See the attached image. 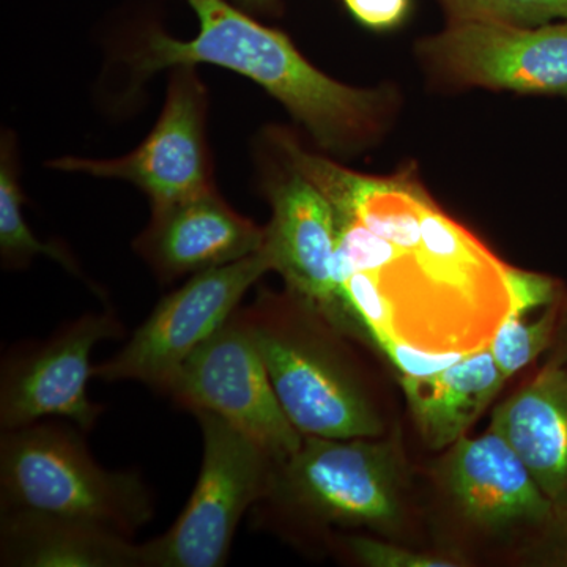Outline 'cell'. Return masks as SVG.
Here are the masks:
<instances>
[{
    "instance_id": "cell-1",
    "label": "cell",
    "mask_w": 567,
    "mask_h": 567,
    "mask_svg": "<svg viewBox=\"0 0 567 567\" xmlns=\"http://www.w3.org/2000/svg\"><path fill=\"white\" fill-rule=\"evenodd\" d=\"M199 33L177 40L153 31L134 55L142 78L181 65L223 66L259 84L306 126L327 151L364 147L382 132V96L331 80L311 65L282 32L246 17L226 0H186Z\"/></svg>"
},
{
    "instance_id": "cell-2",
    "label": "cell",
    "mask_w": 567,
    "mask_h": 567,
    "mask_svg": "<svg viewBox=\"0 0 567 567\" xmlns=\"http://www.w3.org/2000/svg\"><path fill=\"white\" fill-rule=\"evenodd\" d=\"M80 427L54 421L3 431L0 511L87 522L134 537L155 514L152 492L133 470H106Z\"/></svg>"
},
{
    "instance_id": "cell-3",
    "label": "cell",
    "mask_w": 567,
    "mask_h": 567,
    "mask_svg": "<svg viewBox=\"0 0 567 567\" xmlns=\"http://www.w3.org/2000/svg\"><path fill=\"white\" fill-rule=\"evenodd\" d=\"M275 393L301 435L372 439L383 424L350 365L323 334L328 320L287 290L241 308Z\"/></svg>"
},
{
    "instance_id": "cell-4",
    "label": "cell",
    "mask_w": 567,
    "mask_h": 567,
    "mask_svg": "<svg viewBox=\"0 0 567 567\" xmlns=\"http://www.w3.org/2000/svg\"><path fill=\"white\" fill-rule=\"evenodd\" d=\"M204 457L188 503L173 527L141 544L142 567H221L235 533L262 498L275 458L223 417L194 413Z\"/></svg>"
},
{
    "instance_id": "cell-5",
    "label": "cell",
    "mask_w": 567,
    "mask_h": 567,
    "mask_svg": "<svg viewBox=\"0 0 567 567\" xmlns=\"http://www.w3.org/2000/svg\"><path fill=\"white\" fill-rule=\"evenodd\" d=\"M256 505L290 509L323 525L385 527L399 514L393 454L363 439L305 435L297 453L275 461Z\"/></svg>"
},
{
    "instance_id": "cell-6",
    "label": "cell",
    "mask_w": 567,
    "mask_h": 567,
    "mask_svg": "<svg viewBox=\"0 0 567 567\" xmlns=\"http://www.w3.org/2000/svg\"><path fill=\"white\" fill-rule=\"evenodd\" d=\"M271 270L265 249L189 278L166 295L110 360L93 368L104 382L133 380L164 394L178 369L240 308L245 293Z\"/></svg>"
},
{
    "instance_id": "cell-7",
    "label": "cell",
    "mask_w": 567,
    "mask_h": 567,
    "mask_svg": "<svg viewBox=\"0 0 567 567\" xmlns=\"http://www.w3.org/2000/svg\"><path fill=\"white\" fill-rule=\"evenodd\" d=\"M185 412H208L282 461L305 435L287 417L240 308L183 363L164 391Z\"/></svg>"
},
{
    "instance_id": "cell-8",
    "label": "cell",
    "mask_w": 567,
    "mask_h": 567,
    "mask_svg": "<svg viewBox=\"0 0 567 567\" xmlns=\"http://www.w3.org/2000/svg\"><path fill=\"white\" fill-rule=\"evenodd\" d=\"M125 333L112 309L63 324L40 344L25 347L3 361L0 377V427H24L61 417L82 432L92 431L103 406L91 401L92 352L107 339Z\"/></svg>"
},
{
    "instance_id": "cell-9",
    "label": "cell",
    "mask_w": 567,
    "mask_h": 567,
    "mask_svg": "<svg viewBox=\"0 0 567 567\" xmlns=\"http://www.w3.org/2000/svg\"><path fill=\"white\" fill-rule=\"evenodd\" d=\"M205 117L207 91L196 66H175L162 115L140 147L112 159L63 156L50 166L133 183L151 197L152 208L167 207L215 189Z\"/></svg>"
},
{
    "instance_id": "cell-10",
    "label": "cell",
    "mask_w": 567,
    "mask_h": 567,
    "mask_svg": "<svg viewBox=\"0 0 567 567\" xmlns=\"http://www.w3.org/2000/svg\"><path fill=\"white\" fill-rule=\"evenodd\" d=\"M423 54L457 84L567 95V21L537 28L451 21L445 31L424 40Z\"/></svg>"
},
{
    "instance_id": "cell-11",
    "label": "cell",
    "mask_w": 567,
    "mask_h": 567,
    "mask_svg": "<svg viewBox=\"0 0 567 567\" xmlns=\"http://www.w3.org/2000/svg\"><path fill=\"white\" fill-rule=\"evenodd\" d=\"M265 192L271 219L265 227L264 249L270 257L271 270L282 276L289 292L346 333L333 282V207L292 167L284 177L270 178Z\"/></svg>"
},
{
    "instance_id": "cell-12",
    "label": "cell",
    "mask_w": 567,
    "mask_h": 567,
    "mask_svg": "<svg viewBox=\"0 0 567 567\" xmlns=\"http://www.w3.org/2000/svg\"><path fill=\"white\" fill-rule=\"evenodd\" d=\"M265 227L238 215L218 192L152 208L134 249L163 282L194 276L252 256L264 248Z\"/></svg>"
},
{
    "instance_id": "cell-13",
    "label": "cell",
    "mask_w": 567,
    "mask_h": 567,
    "mask_svg": "<svg viewBox=\"0 0 567 567\" xmlns=\"http://www.w3.org/2000/svg\"><path fill=\"white\" fill-rule=\"evenodd\" d=\"M446 477L462 513L484 528L537 527L559 514L513 446L492 429L453 445Z\"/></svg>"
},
{
    "instance_id": "cell-14",
    "label": "cell",
    "mask_w": 567,
    "mask_h": 567,
    "mask_svg": "<svg viewBox=\"0 0 567 567\" xmlns=\"http://www.w3.org/2000/svg\"><path fill=\"white\" fill-rule=\"evenodd\" d=\"M503 436L527 465L537 486L567 511V365L548 363L492 415Z\"/></svg>"
},
{
    "instance_id": "cell-15",
    "label": "cell",
    "mask_w": 567,
    "mask_h": 567,
    "mask_svg": "<svg viewBox=\"0 0 567 567\" xmlns=\"http://www.w3.org/2000/svg\"><path fill=\"white\" fill-rule=\"evenodd\" d=\"M0 566L142 567L141 544L87 522L0 511Z\"/></svg>"
},
{
    "instance_id": "cell-16",
    "label": "cell",
    "mask_w": 567,
    "mask_h": 567,
    "mask_svg": "<svg viewBox=\"0 0 567 567\" xmlns=\"http://www.w3.org/2000/svg\"><path fill=\"white\" fill-rule=\"evenodd\" d=\"M488 347L425 377H401L410 412L434 450L456 445L506 383Z\"/></svg>"
},
{
    "instance_id": "cell-17",
    "label": "cell",
    "mask_w": 567,
    "mask_h": 567,
    "mask_svg": "<svg viewBox=\"0 0 567 567\" xmlns=\"http://www.w3.org/2000/svg\"><path fill=\"white\" fill-rule=\"evenodd\" d=\"M22 196L20 167H18L17 147L11 134L2 141L0 156V256L9 268L25 267L33 257L43 254L62 265L70 274L81 276L76 260L65 246L43 244L33 235L31 227L22 215Z\"/></svg>"
},
{
    "instance_id": "cell-18",
    "label": "cell",
    "mask_w": 567,
    "mask_h": 567,
    "mask_svg": "<svg viewBox=\"0 0 567 567\" xmlns=\"http://www.w3.org/2000/svg\"><path fill=\"white\" fill-rule=\"evenodd\" d=\"M558 303L548 306L539 319L509 311L499 324L488 350L506 379L527 368L540 353L546 352L558 327Z\"/></svg>"
},
{
    "instance_id": "cell-19",
    "label": "cell",
    "mask_w": 567,
    "mask_h": 567,
    "mask_svg": "<svg viewBox=\"0 0 567 567\" xmlns=\"http://www.w3.org/2000/svg\"><path fill=\"white\" fill-rule=\"evenodd\" d=\"M451 21L498 22L537 28L567 21V0H440Z\"/></svg>"
},
{
    "instance_id": "cell-20",
    "label": "cell",
    "mask_w": 567,
    "mask_h": 567,
    "mask_svg": "<svg viewBox=\"0 0 567 567\" xmlns=\"http://www.w3.org/2000/svg\"><path fill=\"white\" fill-rule=\"evenodd\" d=\"M346 547L358 563L371 567H453V559L420 554L369 537H349Z\"/></svg>"
},
{
    "instance_id": "cell-21",
    "label": "cell",
    "mask_w": 567,
    "mask_h": 567,
    "mask_svg": "<svg viewBox=\"0 0 567 567\" xmlns=\"http://www.w3.org/2000/svg\"><path fill=\"white\" fill-rule=\"evenodd\" d=\"M388 354L402 375L425 377L445 371L451 365L464 360V353H432L416 347L402 344L394 339H383L377 344ZM472 354V353H470Z\"/></svg>"
},
{
    "instance_id": "cell-22",
    "label": "cell",
    "mask_w": 567,
    "mask_h": 567,
    "mask_svg": "<svg viewBox=\"0 0 567 567\" xmlns=\"http://www.w3.org/2000/svg\"><path fill=\"white\" fill-rule=\"evenodd\" d=\"M350 14L374 31H386L401 24L410 10V0H341Z\"/></svg>"
},
{
    "instance_id": "cell-23",
    "label": "cell",
    "mask_w": 567,
    "mask_h": 567,
    "mask_svg": "<svg viewBox=\"0 0 567 567\" xmlns=\"http://www.w3.org/2000/svg\"><path fill=\"white\" fill-rule=\"evenodd\" d=\"M555 363L567 365V341L565 342V346L559 349V352L557 357H555Z\"/></svg>"
},
{
    "instance_id": "cell-24",
    "label": "cell",
    "mask_w": 567,
    "mask_h": 567,
    "mask_svg": "<svg viewBox=\"0 0 567 567\" xmlns=\"http://www.w3.org/2000/svg\"><path fill=\"white\" fill-rule=\"evenodd\" d=\"M246 6H265V3L274 2V0H240Z\"/></svg>"
}]
</instances>
